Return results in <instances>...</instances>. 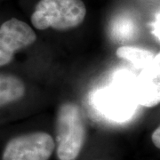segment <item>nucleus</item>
I'll return each mask as SVG.
<instances>
[{"mask_svg":"<svg viewBox=\"0 0 160 160\" xmlns=\"http://www.w3.org/2000/svg\"><path fill=\"white\" fill-rule=\"evenodd\" d=\"M86 130L80 108L73 102L63 103L56 119L55 149L59 160H76L81 153Z\"/></svg>","mask_w":160,"mask_h":160,"instance_id":"obj_1","label":"nucleus"},{"mask_svg":"<svg viewBox=\"0 0 160 160\" xmlns=\"http://www.w3.org/2000/svg\"><path fill=\"white\" fill-rule=\"evenodd\" d=\"M86 15L82 0H40L31 15V23L39 30L52 28L62 31L80 26Z\"/></svg>","mask_w":160,"mask_h":160,"instance_id":"obj_2","label":"nucleus"},{"mask_svg":"<svg viewBox=\"0 0 160 160\" xmlns=\"http://www.w3.org/2000/svg\"><path fill=\"white\" fill-rule=\"evenodd\" d=\"M55 149V142L45 132L21 134L6 143L2 160H49Z\"/></svg>","mask_w":160,"mask_h":160,"instance_id":"obj_3","label":"nucleus"},{"mask_svg":"<svg viewBox=\"0 0 160 160\" xmlns=\"http://www.w3.org/2000/svg\"><path fill=\"white\" fill-rule=\"evenodd\" d=\"M37 35L28 23L11 18L0 27V67L13 60L18 51L33 45Z\"/></svg>","mask_w":160,"mask_h":160,"instance_id":"obj_4","label":"nucleus"},{"mask_svg":"<svg viewBox=\"0 0 160 160\" xmlns=\"http://www.w3.org/2000/svg\"><path fill=\"white\" fill-rule=\"evenodd\" d=\"M25 85L14 75L0 73V108L15 102L24 96Z\"/></svg>","mask_w":160,"mask_h":160,"instance_id":"obj_5","label":"nucleus"},{"mask_svg":"<svg viewBox=\"0 0 160 160\" xmlns=\"http://www.w3.org/2000/svg\"><path fill=\"white\" fill-rule=\"evenodd\" d=\"M102 108L111 117L121 119L126 118L132 107L126 96H119L113 92H106L102 97Z\"/></svg>","mask_w":160,"mask_h":160,"instance_id":"obj_6","label":"nucleus"},{"mask_svg":"<svg viewBox=\"0 0 160 160\" xmlns=\"http://www.w3.org/2000/svg\"><path fill=\"white\" fill-rule=\"evenodd\" d=\"M116 54L120 59L130 62L137 68H149L155 59L154 53L151 51L133 46H121L117 50Z\"/></svg>","mask_w":160,"mask_h":160,"instance_id":"obj_7","label":"nucleus"},{"mask_svg":"<svg viewBox=\"0 0 160 160\" xmlns=\"http://www.w3.org/2000/svg\"><path fill=\"white\" fill-rule=\"evenodd\" d=\"M151 140H152V142L155 145V147H157L158 149L160 148V127L158 126L154 132H152V135H151Z\"/></svg>","mask_w":160,"mask_h":160,"instance_id":"obj_8","label":"nucleus"}]
</instances>
